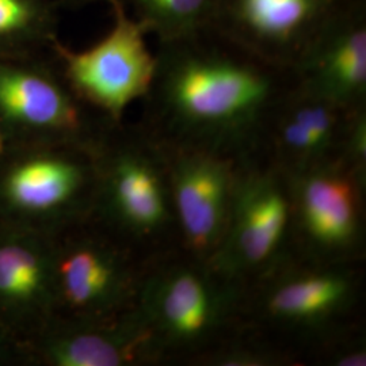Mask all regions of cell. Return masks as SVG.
<instances>
[{
  "mask_svg": "<svg viewBox=\"0 0 366 366\" xmlns=\"http://www.w3.org/2000/svg\"><path fill=\"white\" fill-rule=\"evenodd\" d=\"M148 261L92 219L52 236V317L104 320L131 311Z\"/></svg>",
  "mask_w": 366,
  "mask_h": 366,
  "instance_id": "obj_6",
  "label": "cell"
},
{
  "mask_svg": "<svg viewBox=\"0 0 366 366\" xmlns=\"http://www.w3.org/2000/svg\"><path fill=\"white\" fill-rule=\"evenodd\" d=\"M52 315V236L0 224V323L25 345Z\"/></svg>",
  "mask_w": 366,
  "mask_h": 366,
  "instance_id": "obj_15",
  "label": "cell"
},
{
  "mask_svg": "<svg viewBox=\"0 0 366 366\" xmlns=\"http://www.w3.org/2000/svg\"><path fill=\"white\" fill-rule=\"evenodd\" d=\"M285 175L290 243L301 258L353 263L364 244L366 177L338 157Z\"/></svg>",
  "mask_w": 366,
  "mask_h": 366,
  "instance_id": "obj_9",
  "label": "cell"
},
{
  "mask_svg": "<svg viewBox=\"0 0 366 366\" xmlns=\"http://www.w3.org/2000/svg\"><path fill=\"white\" fill-rule=\"evenodd\" d=\"M24 347L26 366H139L166 358L136 308L104 320L51 317Z\"/></svg>",
  "mask_w": 366,
  "mask_h": 366,
  "instance_id": "obj_12",
  "label": "cell"
},
{
  "mask_svg": "<svg viewBox=\"0 0 366 366\" xmlns=\"http://www.w3.org/2000/svg\"><path fill=\"white\" fill-rule=\"evenodd\" d=\"M255 155L240 162L225 231L207 261L216 273L244 287L281 261L292 244L287 175Z\"/></svg>",
  "mask_w": 366,
  "mask_h": 366,
  "instance_id": "obj_7",
  "label": "cell"
},
{
  "mask_svg": "<svg viewBox=\"0 0 366 366\" xmlns=\"http://www.w3.org/2000/svg\"><path fill=\"white\" fill-rule=\"evenodd\" d=\"M182 252L147 262L134 305L166 357L208 349L244 319L247 287Z\"/></svg>",
  "mask_w": 366,
  "mask_h": 366,
  "instance_id": "obj_3",
  "label": "cell"
},
{
  "mask_svg": "<svg viewBox=\"0 0 366 366\" xmlns=\"http://www.w3.org/2000/svg\"><path fill=\"white\" fill-rule=\"evenodd\" d=\"M60 9L56 0H0V54L48 51Z\"/></svg>",
  "mask_w": 366,
  "mask_h": 366,
  "instance_id": "obj_16",
  "label": "cell"
},
{
  "mask_svg": "<svg viewBox=\"0 0 366 366\" xmlns=\"http://www.w3.org/2000/svg\"><path fill=\"white\" fill-rule=\"evenodd\" d=\"M90 219L148 259L179 247L166 152L140 124H118L97 148Z\"/></svg>",
  "mask_w": 366,
  "mask_h": 366,
  "instance_id": "obj_2",
  "label": "cell"
},
{
  "mask_svg": "<svg viewBox=\"0 0 366 366\" xmlns=\"http://www.w3.org/2000/svg\"><path fill=\"white\" fill-rule=\"evenodd\" d=\"M217 0H127L132 15L157 42L209 26Z\"/></svg>",
  "mask_w": 366,
  "mask_h": 366,
  "instance_id": "obj_17",
  "label": "cell"
},
{
  "mask_svg": "<svg viewBox=\"0 0 366 366\" xmlns=\"http://www.w3.org/2000/svg\"><path fill=\"white\" fill-rule=\"evenodd\" d=\"M97 148L7 145L0 154V224L54 236L90 219Z\"/></svg>",
  "mask_w": 366,
  "mask_h": 366,
  "instance_id": "obj_4",
  "label": "cell"
},
{
  "mask_svg": "<svg viewBox=\"0 0 366 366\" xmlns=\"http://www.w3.org/2000/svg\"><path fill=\"white\" fill-rule=\"evenodd\" d=\"M293 72L304 92L347 110L366 107V0H340Z\"/></svg>",
  "mask_w": 366,
  "mask_h": 366,
  "instance_id": "obj_14",
  "label": "cell"
},
{
  "mask_svg": "<svg viewBox=\"0 0 366 366\" xmlns=\"http://www.w3.org/2000/svg\"><path fill=\"white\" fill-rule=\"evenodd\" d=\"M59 3L60 7H66V9H81L86 6H92V4H98V3H105V4H110L113 1L117 0H56ZM121 1H127V0H121Z\"/></svg>",
  "mask_w": 366,
  "mask_h": 366,
  "instance_id": "obj_22",
  "label": "cell"
},
{
  "mask_svg": "<svg viewBox=\"0 0 366 366\" xmlns=\"http://www.w3.org/2000/svg\"><path fill=\"white\" fill-rule=\"evenodd\" d=\"M162 145L179 247L207 262L225 231L243 157L193 147Z\"/></svg>",
  "mask_w": 366,
  "mask_h": 366,
  "instance_id": "obj_11",
  "label": "cell"
},
{
  "mask_svg": "<svg viewBox=\"0 0 366 366\" xmlns=\"http://www.w3.org/2000/svg\"><path fill=\"white\" fill-rule=\"evenodd\" d=\"M293 69L249 52L213 26L157 42V71L139 122L162 144L247 157L262 151Z\"/></svg>",
  "mask_w": 366,
  "mask_h": 366,
  "instance_id": "obj_1",
  "label": "cell"
},
{
  "mask_svg": "<svg viewBox=\"0 0 366 366\" xmlns=\"http://www.w3.org/2000/svg\"><path fill=\"white\" fill-rule=\"evenodd\" d=\"M109 7L113 24L94 45L75 51L56 39L48 51L79 99L121 124L128 107L143 101L149 92L157 52L148 46L149 34L124 1H113Z\"/></svg>",
  "mask_w": 366,
  "mask_h": 366,
  "instance_id": "obj_8",
  "label": "cell"
},
{
  "mask_svg": "<svg viewBox=\"0 0 366 366\" xmlns=\"http://www.w3.org/2000/svg\"><path fill=\"white\" fill-rule=\"evenodd\" d=\"M213 352H205L199 361L216 366H274L284 365L287 355L263 345L255 343H222Z\"/></svg>",
  "mask_w": 366,
  "mask_h": 366,
  "instance_id": "obj_18",
  "label": "cell"
},
{
  "mask_svg": "<svg viewBox=\"0 0 366 366\" xmlns=\"http://www.w3.org/2000/svg\"><path fill=\"white\" fill-rule=\"evenodd\" d=\"M340 0H217L210 26L266 61L293 69Z\"/></svg>",
  "mask_w": 366,
  "mask_h": 366,
  "instance_id": "obj_13",
  "label": "cell"
},
{
  "mask_svg": "<svg viewBox=\"0 0 366 366\" xmlns=\"http://www.w3.org/2000/svg\"><path fill=\"white\" fill-rule=\"evenodd\" d=\"M358 273L350 263H326L287 254L251 282L244 317L300 334L328 332L358 301Z\"/></svg>",
  "mask_w": 366,
  "mask_h": 366,
  "instance_id": "obj_10",
  "label": "cell"
},
{
  "mask_svg": "<svg viewBox=\"0 0 366 366\" xmlns=\"http://www.w3.org/2000/svg\"><path fill=\"white\" fill-rule=\"evenodd\" d=\"M0 366H26L24 343L0 323Z\"/></svg>",
  "mask_w": 366,
  "mask_h": 366,
  "instance_id": "obj_21",
  "label": "cell"
},
{
  "mask_svg": "<svg viewBox=\"0 0 366 366\" xmlns=\"http://www.w3.org/2000/svg\"><path fill=\"white\" fill-rule=\"evenodd\" d=\"M114 125L79 99L49 51L0 54V129L7 145L98 148Z\"/></svg>",
  "mask_w": 366,
  "mask_h": 366,
  "instance_id": "obj_5",
  "label": "cell"
},
{
  "mask_svg": "<svg viewBox=\"0 0 366 366\" xmlns=\"http://www.w3.org/2000/svg\"><path fill=\"white\" fill-rule=\"evenodd\" d=\"M330 364L335 366H365L366 346L362 340L343 342L331 352Z\"/></svg>",
  "mask_w": 366,
  "mask_h": 366,
  "instance_id": "obj_20",
  "label": "cell"
},
{
  "mask_svg": "<svg viewBox=\"0 0 366 366\" xmlns=\"http://www.w3.org/2000/svg\"><path fill=\"white\" fill-rule=\"evenodd\" d=\"M6 147H7V143H6V139H4V134H3V132L0 129V154L6 149Z\"/></svg>",
  "mask_w": 366,
  "mask_h": 366,
  "instance_id": "obj_23",
  "label": "cell"
},
{
  "mask_svg": "<svg viewBox=\"0 0 366 366\" xmlns=\"http://www.w3.org/2000/svg\"><path fill=\"white\" fill-rule=\"evenodd\" d=\"M337 157L366 177V107L352 113Z\"/></svg>",
  "mask_w": 366,
  "mask_h": 366,
  "instance_id": "obj_19",
  "label": "cell"
}]
</instances>
